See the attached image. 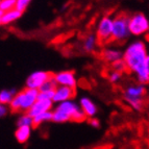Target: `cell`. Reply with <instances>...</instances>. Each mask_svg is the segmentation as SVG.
I'll return each mask as SVG.
<instances>
[{
	"label": "cell",
	"instance_id": "31",
	"mask_svg": "<svg viewBox=\"0 0 149 149\" xmlns=\"http://www.w3.org/2000/svg\"><path fill=\"white\" fill-rule=\"evenodd\" d=\"M147 109H148V113H149V102H148V104H147Z\"/></svg>",
	"mask_w": 149,
	"mask_h": 149
},
{
	"label": "cell",
	"instance_id": "8",
	"mask_svg": "<svg viewBox=\"0 0 149 149\" xmlns=\"http://www.w3.org/2000/svg\"><path fill=\"white\" fill-rule=\"evenodd\" d=\"M52 75L53 74H51L50 72H47V71H42V70L35 71L31 74H29V76L26 78V84H25L26 88L39 90L44 85V82H46L49 78L52 77Z\"/></svg>",
	"mask_w": 149,
	"mask_h": 149
},
{
	"label": "cell",
	"instance_id": "15",
	"mask_svg": "<svg viewBox=\"0 0 149 149\" xmlns=\"http://www.w3.org/2000/svg\"><path fill=\"white\" fill-rule=\"evenodd\" d=\"M97 44H98V39H97L96 35L94 33H90L87 37L85 38L84 43H82V49L85 52H93L95 50V48L97 47Z\"/></svg>",
	"mask_w": 149,
	"mask_h": 149
},
{
	"label": "cell",
	"instance_id": "27",
	"mask_svg": "<svg viewBox=\"0 0 149 149\" xmlns=\"http://www.w3.org/2000/svg\"><path fill=\"white\" fill-rule=\"evenodd\" d=\"M89 124H90V126L93 127V128H99L100 127V121L97 119L96 117L89 118Z\"/></svg>",
	"mask_w": 149,
	"mask_h": 149
},
{
	"label": "cell",
	"instance_id": "34",
	"mask_svg": "<svg viewBox=\"0 0 149 149\" xmlns=\"http://www.w3.org/2000/svg\"><path fill=\"white\" fill-rule=\"evenodd\" d=\"M0 104H1V103H0Z\"/></svg>",
	"mask_w": 149,
	"mask_h": 149
},
{
	"label": "cell",
	"instance_id": "24",
	"mask_svg": "<svg viewBox=\"0 0 149 149\" xmlns=\"http://www.w3.org/2000/svg\"><path fill=\"white\" fill-rule=\"evenodd\" d=\"M121 78H122V73H120V72L112 70V71L109 73V80L112 82V84H117V82H119L120 80H121Z\"/></svg>",
	"mask_w": 149,
	"mask_h": 149
},
{
	"label": "cell",
	"instance_id": "16",
	"mask_svg": "<svg viewBox=\"0 0 149 149\" xmlns=\"http://www.w3.org/2000/svg\"><path fill=\"white\" fill-rule=\"evenodd\" d=\"M22 16V12L18 10L17 8L12 10H8V12L4 13V15L1 18V24L2 25H8L12 22H15L16 20H18L19 18Z\"/></svg>",
	"mask_w": 149,
	"mask_h": 149
},
{
	"label": "cell",
	"instance_id": "22",
	"mask_svg": "<svg viewBox=\"0 0 149 149\" xmlns=\"http://www.w3.org/2000/svg\"><path fill=\"white\" fill-rule=\"evenodd\" d=\"M16 4H17V0H1V2H0V10L6 13L8 10H15Z\"/></svg>",
	"mask_w": 149,
	"mask_h": 149
},
{
	"label": "cell",
	"instance_id": "19",
	"mask_svg": "<svg viewBox=\"0 0 149 149\" xmlns=\"http://www.w3.org/2000/svg\"><path fill=\"white\" fill-rule=\"evenodd\" d=\"M52 121V111L41 113L33 117V126H40L43 123Z\"/></svg>",
	"mask_w": 149,
	"mask_h": 149
},
{
	"label": "cell",
	"instance_id": "2",
	"mask_svg": "<svg viewBox=\"0 0 149 149\" xmlns=\"http://www.w3.org/2000/svg\"><path fill=\"white\" fill-rule=\"evenodd\" d=\"M147 54L148 52L144 42L137 40L130 43L123 52V60L126 64L127 71L136 72L141 66L145 64Z\"/></svg>",
	"mask_w": 149,
	"mask_h": 149
},
{
	"label": "cell",
	"instance_id": "7",
	"mask_svg": "<svg viewBox=\"0 0 149 149\" xmlns=\"http://www.w3.org/2000/svg\"><path fill=\"white\" fill-rule=\"evenodd\" d=\"M113 21H114V18L109 17V15L103 16L99 20L96 29V37L98 39V43H109L112 41Z\"/></svg>",
	"mask_w": 149,
	"mask_h": 149
},
{
	"label": "cell",
	"instance_id": "23",
	"mask_svg": "<svg viewBox=\"0 0 149 149\" xmlns=\"http://www.w3.org/2000/svg\"><path fill=\"white\" fill-rule=\"evenodd\" d=\"M111 68H112V70H114V71H117V72H120V73H122V74H123L125 71H127L126 64H125L123 58L113 63V64L111 65Z\"/></svg>",
	"mask_w": 149,
	"mask_h": 149
},
{
	"label": "cell",
	"instance_id": "13",
	"mask_svg": "<svg viewBox=\"0 0 149 149\" xmlns=\"http://www.w3.org/2000/svg\"><path fill=\"white\" fill-rule=\"evenodd\" d=\"M101 57L105 63H109V64L112 65L113 63L123 58V51L117 49V48H105L102 51Z\"/></svg>",
	"mask_w": 149,
	"mask_h": 149
},
{
	"label": "cell",
	"instance_id": "14",
	"mask_svg": "<svg viewBox=\"0 0 149 149\" xmlns=\"http://www.w3.org/2000/svg\"><path fill=\"white\" fill-rule=\"evenodd\" d=\"M32 126H18L15 132V138L20 144H24L31 136Z\"/></svg>",
	"mask_w": 149,
	"mask_h": 149
},
{
	"label": "cell",
	"instance_id": "29",
	"mask_svg": "<svg viewBox=\"0 0 149 149\" xmlns=\"http://www.w3.org/2000/svg\"><path fill=\"white\" fill-rule=\"evenodd\" d=\"M145 67L147 68V70L149 71V53L147 54L146 60H145Z\"/></svg>",
	"mask_w": 149,
	"mask_h": 149
},
{
	"label": "cell",
	"instance_id": "6",
	"mask_svg": "<svg viewBox=\"0 0 149 149\" xmlns=\"http://www.w3.org/2000/svg\"><path fill=\"white\" fill-rule=\"evenodd\" d=\"M129 30L130 35L134 37H141L147 33L149 31L148 18L142 13L129 16Z\"/></svg>",
	"mask_w": 149,
	"mask_h": 149
},
{
	"label": "cell",
	"instance_id": "11",
	"mask_svg": "<svg viewBox=\"0 0 149 149\" xmlns=\"http://www.w3.org/2000/svg\"><path fill=\"white\" fill-rule=\"evenodd\" d=\"M53 103L54 102L52 100H42V99H38L35 102V104L32 105L31 109L28 111V114L31 116L32 118L37 116V115L41 114V113L45 112H49V111H52Z\"/></svg>",
	"mask_w": 149,
	"mask_h": 149
},
{
	"label": "cell",
	"instance_id": "18",
	"mask_svg": "<svg viewBox=\"0 0 149 149\" xmlns=\"http://www.w3.org/2000/svg\"><path fill=\"white\" fill-rule=\"evenodd\" d=\"M136 77H137V80L139 84L142 85H146L149 82V71L147 70V68L145 67V64L143 66L139 68V69L134 72Z\"/></svg>",
	"mask_w": 149,
	"mask_h": 149
},
{
	"label": "cell",
	"instance_id": "28",
	"mask_svg": "<svg viewBox=\"0 0 149 149\" xmlns=\"http://www.w3.org/2000/svg\"><path fill=\"white\" fill-rule=\"evenodd\" d=\"M10 112V107L4 104H0V118L5 117Z\"/></svg>",
	"mask_w": 149,
	"mask_h": 149
},
{
	"label": "cell",
	"instance_id": "33",
	"mask_svg": "<svg viewBox=\"0 0 149 149\" xmlns=\"http://www.w3.org/2000/svg\"><path fill=\"white\" fill-rule=\"evenodd\" d=\"M0 2H1V0H0Z\"/></svg>",
	"mask_w": 149,
	"mask_h": 149
},
{
	"label": "cell",
	"instance_id": "17",
	"mask_svg": "<svg viewBox=\"0 0 149 149\" xmlns=\"http://www.w3.org/2000/svg\"><path fill=\"white\" fill-rule=\"evenodd\" d=\"M17 93L18 92L15 89H4L0 91V103L4 105H10Z\"/></svg>",
	"mask_w": 149,
	"mask_h": 149
},
{
	"label": "cell",
	"instance_id": "5",
	"mask_svg": "<svg viewBox=\"0 0 149 149\" xmlns=\"http://www.w3.org/2000/svg\"><path fill=\"white\" fill-rule=\"evenodd\" d=\"M129 30V16L126 14H120L116 16L113 21L112 41L115 43H122L130 37Z\"/></svg>",
	"mask_w": 149,
	"mask_h": 149
},
{
	"label": "cell",
	"instance_id": "9",
	"mask_svg": "<svg viewBox=\"0 0 149 149\" xmlns=\"http://www.w3.org/2000/svg\"><path fill=\"white\" fill-rule=\"evenodd\" d=\"M53 78H54L55 82L57 86H63V87H69L75 89L77 86V79L73 71H69V70H65V71H61L55 74H53Z\"/></svg>",
	"mask_w": 149,
	"mask_h": 149
},
{
	"label": "cell",
	"instance_id": "20",
	"mask_svg": "<svg viewBox=\"0 0 149 149\" xmlns=\"http://www.w3.org/2000/svg\"><path fill=\"white\" fill-rule=\"evenodd\" d=\"M18 126H33V118L28 113H22L17 119Z\"/></svg>",
	"mask_w": 149,
	"mask_h": 149
},
{
	"label": "cell",
	"instance_id": "12",
	"mask_svg": "<svg viewBox=\"0 0 149 149\" xmlns=\"http://www.w3.org/2000/svg\"><path fill=\"white\" fill-rule=\"evenodd\" d=\"M79 107H81V109L84 111L87 118L95 117L97 115V113H98V107L95 104V102L87 96H84L80 98Z\"/></svg>",
	"mask_w": 149,
	"mask_h": 149
},
{
	"label": "cell",
	"instance_id": "25",
	"mask_svg": "<svg viewBox=\"0 0 149 149\" xmlns=\"http://www.w3.org/2000/svg\"><path fill=\"white\" fill-rule=\"evenodd\" d=\"M30 1L31 0H17V4H16V8L18 10H20V12H24L26 10L28 5H29Z\"/></svg>",
	"mask_w": 149,
	"mask_h": 149
},
{
	"label": "cell",
	"instance_id": "21",
	"mask_svg": "<svg viewBox=\"0 0 149 149\" xmlns=\"http://www.w3.org/2000/svg\"><path fill=\"white\" fill-rule=\"evenodd\" d=\"M56 87H57V84L55 82L52 75V77L49 78L46 82H44V85L39 89V92H52V91H55Z\"/></svg>",
	"mask_w": 149,
	"mask_h": 149
},
{
	"label": "cell",
	"instance_id": "26",
	"mask_svg": "<svg viewBox=\"0 0 149 149\" xmlns=\"http://www.w3.org/2000/svg\"><path fill=\"white\" fill-rule=\"evenodd\" d=\"M53 96H54V91H52V92H39L38 99L52 100L53 99Z\"/></svg>",
	"mask_w": 149,
	"mask_h": 149
},
{
	"label": "cell",
	"instance_id": "10",
	"mask_svg": "<svg viewBox=\"0 0 149 149\" xmlns=\"http://www.w3.org/2000/svg\"><path fill=\"white\" fill-rule=\"evenodd\" d=\"M74 96L75 89H72V88L69 87H63V86H57L54 91V96H53L52 101L54 103H61V102L73 99Z\"/></svg>",
	"mask_w": 149,
	"mask_h": 149
},
{
	"label": "cell",
	"instance_id": "4",
	"mask_svg": "<svg viewBox=\"0 0 149 149\" xmlns=\"http://www.w3.org/2000/svg\"><path fill=\"white\" fill-rule=\"evenodd\" d=\"M146 94V88L142 84L129 85L125 88L123 93V99L125 103L134 111H142L144 107V96Z\"/></svg>",
	"mask_w": 149,
	"mask_h": 149
},
{
	"label": "cell",
	"instance_id": "3",
	"mask_svg": "<svg viewBox=\"0 0 149 149\" xmlns=\"http://www.w3.org/2000/svg\"><path fill=\"white\" fill-rule=\"evenodd\" d=\"M39 96V90L35 89H26L18 92L14 97L13 101L10 102V109L16 113H28L35 102L38 100Z\"/></svg>",
	"mask_w": 149,
	"mask_h": 149
},
{
	"label": "cell",
	"instance_id": "1",
	"mask_svg": "<svg viewBox=\"0 0 149 149\" xmlns=\"http://www.w3.org/2000/svg\"><path fill=\"white\" fill-rule=\"evenodd\" d=\"M86 118L87 116L79 107V103L72 99L57 103L52 109V121L55 123H66L69 121L82 122Z\"/></svg>",
	"mask_w": 149,
	"mask_h": 149
},
{
	"label": "cell",
	"instance_id": "32",
	"mask_svg": "<svg viewBox=\"0 0 149 149\" xmlns=\"http://www.w3.org/2000/svg\"><path fill=\"white\" fill-rule=\"evenodd\" d=\"M0 25H2V24H1V19H0Z\"/></svg>",
	"mask_w": 149,
	"mask_h": 149
},
{
	"label": "cell",
	"instance_id": "30",
	"mask_svg": "<svg viewBox=\"0 0 149 149\" xmlns=\"http://www.w3.org/2000/svg\"><path fill=\"white\" fill-rule=\"evenodd\" d=\"M3 15H4V12H3V10H0V19L2 18V16H3Z\"/></svg>",
	"mask_w": 149,
	"mask_h": 149
}]
</instances>
